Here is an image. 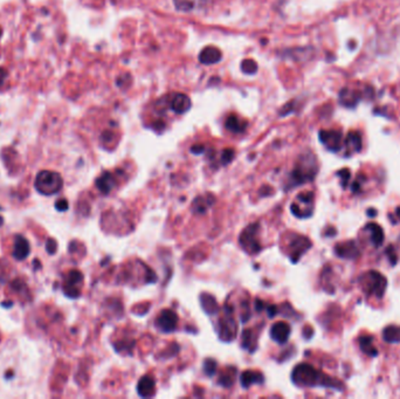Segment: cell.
Listing matches in <instances>:
<instances>
[{"label":"cell","instance_id":"39","mask_svg":"<svg viewBox=\"0 0 400 399\" xmlns=\"http://www.w3.org/2000/svg\"><path fill=\"white\" fill-rule=\"evenodd\" d=\"M266 309H267V313H268V316L270 318L275 316L276 313H279V309H277L275 306H268V307H266Z\"/></svg>","mask_w":400,"mask_h":399},{"label":"cell","instance_id":"18","mask_svg":"<svg viewBox=\"0 0 400 399\" xmlns=\"http://www.w3.org/2000/svg\"><path fill=\"white\" fill-rule=\"evenodd\" d=\"M156 383L155 379L151 376L142 377L137 384V392L141 397L149 398L155 394Z\"/></svg>","mask_w":400,"mask_h":399},{"label":"cell","instance_id":"19","mask_svg":"<svg viewBox=\"0 0 400 399\" xmlns=\"http://www.w3.org/2000/svg\"><path fill=\"white\" fill-rule=\"evenodd\" d=\"M364 231H366L370 234V239L374 247H380L382 242H384V232H382V228L375 223H368L364 227Z\"/></svg>","mask_w":400,"mask_h":399},{"label":"cell","instance_id":"20","mask_svg":"<svg viewBox=\"0 0 400 399\" xmlns=\"http://www.w3.org/2000/svg\"><path fill=\"white\" fill-rule=\"evenodd\" d=\"M263 380H264L263 374L259 372V371L247 370L245 372H242L241 376H240V381H241V385L245 388L252 386L253 384H262Z\"/></svg>","mask_w":400,"mask_h":399},{"label":"cell","instance_id":"10","mask_svg":"<svg viewBox=\"0 0 400 399\" xmlns=\"http://www.w3.org/2000/svg\"><path fill=\"white\" fill-rule=\"evenodd\" d=\"M177 324H178V316L175 311L171 309H164L158 315L156 320V325L162 332L169 334L176 330Z\"/></svg>","mask_w":400,"mask_h":399},{"label":"cell","instance_id":"36","mask_svg":"<svg viewBox=\"0 0 400 399\" xmlns=\"http://www.w3.org/2000/svg\"><path fill=\"white\" fill-rule=\"evenodd\" d=\"M57 247H58L57 241L53 240V239H50V240L47 241L46 248H47V251H48V253H50V254H54V253L57 252Z\"/></svg>","mask_w":400,"mask_h":399},{"label":"cell","instance_id":"41","mask_svg":"<svg viewBox=\"0 0 400 399\" xmlns=\"http://www.w3.org/2000/svg\"><path fill=\"white\" fill-rule=\"evenodd\" d=\"M5 79H6V71L5 69L0 68V87H2L3 83H4Z\"/></svg>","mask_w":400,"mask_h":399},{"label":"cell","instance_id":"7","mask_svg":"<svg viewBox=\"0 0 400 399\" xmlns=\"http://www.w3.org/2000/svg\"><path fill=\"white\" fill-rule=\"evenodd\" d=\"M290 210L294 216L300 219L311 217L312 211H314V193L301 192L296 197V202L290 205Z\"/></svg>","mask_w":400,"mask_h":399},{"label":"cell","instance_id":"2","mask_svg":"<svg viewBox=\"0 0 400 399\" xmlns=\"http://www.w3.org/2000/svg\"><path fill=\"white\" fill-rule=\"evenodd\" d=\"M317 171H318L317 161H316L314 154L308 152V154L302 155L301 157L298 158L296 166H295L293 171L290 172L289 182H288L289 187H288V189L302 185V184L304 183L311 182V180L315 178Z\"/></svg>","mask_w":400,"mask_h":399},{"label":"cell","instance_id":"30","mask_svg":"<svg viewBox=\"0 0 400 399\" xmlns=\"http://www.w3.org/2000/svg\"><path fill=\"white\" fill-rule=\"evenodd\" d=\"M241 71L245 73V74L253 75L255 74L257 71V65L256 62L253 60V59H245L241 62Z\"/></svg>","mask_w":400,"mask_h":399},{"label":"cell","instance_id":"22","mask_svg":"<svg viewBox=\"0 0 400 399\" xmlns=\"http://www.w3.org/2000/svg\"><path fill=\"white\" fill-rule=\"evenodd\" d=\"M115 184H116V180L110 172H104L102 176L96 179V187L103 194L109 193L115 187Z\"/></svg>","mask_w":400,"mask_h":399},{"label":"cell","instance_id":"6","mask_svg":"<svg viewBox=\"0 0 400 399\" xmlns=\"http://www.w3.org/2000/svg\"><path fill=\"white\" fill-rule=\"evenodd\" d=\"M233 311H234L233 307L226 304L224 317L219 320V337L221 341H233L235 338L236 332H238V324L233 317Z\"/></svg>","mask_w":400,"mask_h":399},{"label":"cell","instance_id":"4","mask_svg":"<svg viewBox=\"0 0 400 399\" xmlns=\"http://www.w3.org/2000/svg\"><path fill=\"white\" fill-rule=\"evenodd\" d=\"M61 187H62V178L57 172L41 171L39 175L37 176L36 189L39 191L40 193L51 196V194H54L57 193L58 191H60Z\"/></svg>","mask_w":400,"mask_h":399},{"label":"cell","instance_id":"26","mask_svg":"<svg viewBox=\"0 0 400 399\" xmlns=\"http://www.w3.org/2000/svg\"><path fill=\"white\" fill-rule=\"evenodd\" d=\"M382 338L387 343H400V325H387L382 330Z\"/></svg>","mask_w":400,"mask_h":399},{"label":"cell","instance_id":"23","mask_svg":"<svg viewBox=\"0 0 400 399\" xmlns=\"http://www.w3.org/2000/svg\"><path fill=\"white\" fill-rule=\"evenodd\" d=\"M200 303L205 313L208 315H215L219 313V304L217 300L210 294L203 293L200 295Z\"/></svg>","mask_w":400,"mask_h":399},{"label":"cell","instance_id":"1","mask_svg":"<svg viewBox=\"0 0 400 399\" xmlns=\"http://www.w3.org/2000/svg\"><path fill=\"white\" fill-rule=\"evenodd\" d=\"M291 379L298 386H324L339 388L338 383L326 374L319 372L314 366L307 363H301L294 367Z\"/></svg>","mask_w":400,"mask_h":399},{"label":"cell","instance_id":"37","mask_svg":"<svg viewBox=\"0 0 400 399\" xmlns=\"http://www.w3.org/2000/svg\"><path fill=\"white\" fill-rule=\"evenodd\" d=\"M55 207L59 211H67L68 210V202L66 199H60L58 200L57 204H55Z\"/></svg>","mask_w":400,"mask_h":399},{"label":"cell","instance_id":"9","mask_svg":"<svg viewBox=\"0 0 400 399\" xmlns=\"http://www.w3.org/2000/svg\"><path fill=\"white\" fill-rule=\"evenodd\" d=\"M311 247V241L308 238L300 234H294L289 242L290 259L293 262H297L302 255Z\"/></svg>","mask_w":400,"mask_h":399},{"label":"cell","instance_id":"40","mask_svg":"<svg viewBox=\"0 0 400 399\" xmlns=\"http://www.w3.org/2000/svg\"><path fill=\"white\" fill-rule=\"evenodd\" d=\"M255 309H256L257 311H261V310L266 309V303H264L262 300H260V298H256V301H255Z\"/></svg>","mask_w":400,"mask_h":399},{"label":"cell","instance_id":"33","mask_svg":"<svg viewBox=\"0 0 400 399\" xmlns=\"http://www.w3.org/2000/svg\"><path fill=\"white\" fill-rule=\"evenodd\" d=\"M234 155H235V152L233 149H225L221 154L222 164H228V163H231L233 161V158H234Z\"/></svg>","mask_w":400,"mask_h":399},{"label":"cell","instance_id":"5","mask_svg":"<svg viewBox=\"0 0 400 399\" xmlns=\"http://www.w3.org/2000/svg\"><path fill=\"white\" fill-rule=\"evenodd\" d=\"M260 232V224L253 223L247 226L245 230L241 232L239 237V244L249 254H256L261 251V244L257 238V234Z\"/></svg>","mask_w":400,"mask_h":399},{"label":"cell","instance_id":"32","mask_svg":"<svg viewBox=\"0 0 400 399\" xmlns=\"http://www.w3.org/2000/svg\"><path fill=\"white\" fill-rule=\"evenodd\" d=\"M175 5L179 11L187 12L194 8V0H175Z\"/></svg>","mask_w":400,"mask_h":399},{"label":"cell","instance_id":"12","mask_svg":"<svg viewBox=\"0 0 400 399\" xmlns=\"http://www.w3.org/2000/svg\"><path fill=\"white\" fill-rule=\"evenodd\" d=\"M335 253L337 256H339V258L347 259V260L357 259L360 254L359 248H358V246L354 240L340 242V244L336 245Z\"/></svg>","mask_w":400,"mask_h":399},{"label":"cell","instance_id":"24","mask_svg":"<svg viewBox=\"0 0 400 399\" xmlns=\"http://www.w3.org/2000/svg\"><path fill=\"white\" fill-rule=\"evenodd\" d=\"M214 200H215L214 196H212V194H210V193L206 194V196H204V197H198L194 199L192 209L194 212H197V213H205L207 211L208 207L213 205Z\"/></svg>","mask_w":400,"mask_h":399},{"label":"cell","instance_id":"28","mask_svg":"<svg viewBox=\"0 0 400 399\" xmlns=\"http://www.w3.org/2000/svg\"><path fill=\"white\" fill-rule=\"evenodd\" d=\"M226 128H227L229 131H232V133L240 134L245 131L246 122H243V121L240 120L239 117H236L235 115H231L227 120H226Z\"/></svg>","mask_w":400,"mask_h":399},{"label":"cell","instance_id":"34","mask_svg":"<svg viewBox=\"0 0 400 399\" xmlns=\"http://www.w3.org/2000/svg\"><path fill=\"white\" fill-rule=\"evenodd\" d=\"M336 175L338 176L340 179H342V186L346 187L347 184H349V180H350V177H351L350 170L349 169H342V170H339V171L337 172Z\"/></svg>","mask_w":400,"mask_h":399},{"label":"cell","instance_id":"35","mask_svg":"<svg viewBox=\"0 0 400 399\" xmlns=\"http://www.w3.org/2000/svg\"><path fill=\"white\" fill-rule=\"evenodd\" d=\"M385 253H386V255H387V258L389 260V263H391L392 266H395L396 261H398V255H396L395 248L393 247V246H388V247L386 248Z\"/></svg>","mask_w":400,"mask_h":399},{"label":"cell","instance_id":"42","mask_svg":"<svg viewBox=\"0 0 400 399\" xmlns=\"http://www.w3.org/2000/svg\"><path fill=\"white\" fill-rule=\"evenodd\" d=\"M395 214H396V216H398V217L400 218V206H399V207H396V210H395Z\"/></svg>","mask_w":400,"mask_h":399},{"label":"cell","instance_id":"8","mask_svg":"<svg viewBox=\"0 0 400 399\" xmlns=\"http://www.w3.org/2000/svg\"><path fill=\"white\" fill-rule=\"evenodd\" d=\"M319 141L331 152H338L342 149L343 135L338 130H321L318 134Z\"/></svg>","mask_w":400,"mask_h":399},{"label":"cell","instance_id":"21","mask_svg":"<svg viewBox=\"0 0 400 399\" xmlns=\"http://www.w3.org/2000/svg\"><path fill=\"white\" fill-rule=\"evenodd\" d=\"M30 254V244L23 235L16 237L15 249H13V256L17 260H24Z\"/></svg>","mask_w":400,"mask_h":399},{"label":"cell","instance_id":"16","mask_svg":"<svg viewBox=\"0 0 400 399\" xmlns=\"http://www.w3.org/2000/svg\"><path fill=\"white\" fill-rule=\"evenodd\" d=\"M221 51L214 46H207L199 53V61L203 65H214L221 60Z\"/></svg>","mask_w":400,"mask_h":399},{"label":"cell","instance_id":"11","mask_svg":"<svg viewBox=\"0 0 400 399\" xmlns=\"http://www.w3.org/2000/svg\"><path fill=\"white\" fill-rule=\"evenodd\" d=\"M82 281H83V275L81 272L75 269L69 272L68 276L66 277V284L64 287L65 294L67 295L68 297H78L80 293H81L78 286L82 282Z\"/></svg>","mask_w":400,"mask_h":399},{"label":"cell","instance_id":"38","mask_svg":"<svg viewBox=\"0 0 400 399\" xmlns=\"http://www.w3.org/2000/svg\"><path fill=\"white\" fill-rule=\"evenodd\" d=\"M204 151H205L204 145L197 144V145H193V147L191 148V152H192V154H194V155H200V154H203Z\"/></svg>","mask_w":400,"mask_h":399},{"label":"cell","instance_id":"13","mask_svg":"<svg viewBox=\"0 0 400 399\" xmlns=\"http://www.w3.org/2000/svg\"><path fill=\"white\" fill-rule=\"evenodd\" d=\"M291 328L286 322H277L270 329V337L279 344H284L290 337Z\"/></svg>","mask_w":400,"mask_h":399},{"label":"cell","instance_id":"14","mask_svg":"<svg viewBox=\"0 0 400 399\" xmlns=\"http://www.w3.org/2000/svg\"><path fill=\"white\" fill-rule=\"evenodd\" d=\"M170 108L176 114H185L191 108V100L185 94H173L170 96Z\"/></svg>","mask_w":400,"mask_h":399},{"label":"cell","instance_id":"15","mask_svg":"<svg viewBox=\"0 0 400 399\" xmlns=\"http://www.w3.org/2000/svg\"><path fill=\"white\" fill-rule=\"evenodd\" d=\"M363 94L354 89L344 88L342 92L339 93V102L342 103V106L347 107V108H353L357 106V103L363 99Z\"/></svg>","mask_w":400,"mask_h":399},{"label":"cell","instance_id":"25","mask_svg":"<svg viewBox=\"0 0 400 399\" xmlns=\"http://www.w3.org/2000/svg\"><path fill=\"white\" fill-rule=\"evenodd\" d=\"M358 342H359V346H360L361 351H363L364 353H366L367 356H370V357L378 356V350L373 345V338H372V336H367V335L360 336L359 339H358Z\"/></svg>","mask_w":400,"mask_h":399},{"label":"cell","instance_id":"31","mask_svg":"<svg viewBox=\"0 0 400 399\" xmlns=\"http://www.w3.org/2000/svg\"><path fill=\"white\" fill-rule=\"evenodd\" d=\"M203 367H204V372L206 373L207 376L212 377V376H214L215 372H217L218 364H217V362H215L214 359L207 358V359H205Z\"/></svg>","mask_w":400,"mask_h":399},{"label":"cell","instance_id":"29","mask_svg":"<svg viewBox=\"0 0 400 399\" xmlns=\"http://www.w3.org/2000/svg\"><path fill=\"white\" fill-rule=\"evenodd\" d=\"M242 348L249 350L250 352H253L255 350V337H254L253 331L250 329L243 330L242 332Z\"/></svg>","mask_w":400,"mask_h":399},{"label":"cell","instance_id":"27","mask_svg":"<svg viewBox=\"0 0 400 399\" xmlns=\"http://www.w3.org/2000/svg\"><path fill=\"white\" fill-rule=\"evenodd\" d=\"M235 374H236V369L233 366H229L227 369H225L222 371L220 377H219L218 383L219 385L224 387H229L232 386L233 383L235 380Z\"/></svg>","mask_w":400,"mask_h":399},{"label":"cell","instance_id":"17","mask_svg":"<svg viewBox=\"0 0 400 399\" xmlns=\"http://www.w3.org/2000/svg\"><path fill=\"white\" fill-rule=\"evenodd\" d=\"M344 145L346 149V156L352 155L354 152H359L363 148L360 134L358 131H351L347 134L345 141H344Z\"/></svg>","mask_w":400,"mask_h":399},{"label":"cell","instance_id":"3","mask_svg":"<svg viewBox=\"0 0 400 399\" xmlns=\"http://www.w3.org/2000/svg\"><path fill=\"white\" fill-rule=\"evenodd\" d=\"M359 281L361 287L368 295H373L375 297H382L387 287V280L384 275H381L375 270H368L364 275L360 276Z\"/></svg>","mask_w":400,"mask_h":399},{"label":"cell","instance_id":"43","mask_svg":"<svg viewBox=\"0 0 400 399\" xmlns=\"http://www.w3.org/2000/svg\"><path fill=\"white\" fill-rule=\"evenodd\" d=\"M3 221H4V219H3V217H0V226L3 225Z\"/></svg>","mask_w":400,"mask_h":399}]
</instances>
